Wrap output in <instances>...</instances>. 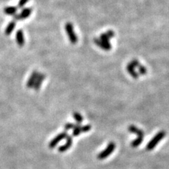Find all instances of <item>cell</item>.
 <instances>
[{"instance_id": "1", "label": "cell", "mask_w": 169, "mask_h": 169, "mask_svg": "<svg viewBox=\"0 0 169 169\" xmlns=\"http://www.w3.org/2000/svg\"><path fill=\"white\" fill-rule=\"evenodd\" d=\"M166 136V133L164 131H160L158 133H156V135L149 142L148 144L147 145L146 149L148 151L152 150L153 149H154V147L156 146V145L160 142L164 137Z\"/></svg>"}, {"instance_id": "2", "label": "cell", "mask_w": 169, "mask_h": 169, "mask_svg": "<svg viewBox=\"0 0 169 169\" xmlns=\"http://www.w3.org/2000/svg\"><path fill=\"white\" fill-rule=\"evenodd\" d=\"M65 30L66 32V34L69 37L70 42L72 44H75L77 42V37L75 34L74 30V27L71 23L68 22L65 25Z\"/></svg>"}, {"instance_id": "3", "label": "cell", "mask_w": 169, "mask_h": 169, "mask_svg": "<svg viewBox=\"0 0 169 169\" xmlns=\"http://www.w3.org/2000/svg\"><path fill=\"white\" fill-rule=\"evenodd\" d=\"M116 148V145L115 143L113 142H111L108 143V145H107V147H106V149L104 150H103L102 151H101L97 155V158L100 160H103V159H105L106 158L111 155L113 153V151L115 150Z\"/></svg>"}, {"instance_id": "4", "label": "cell", "mask_w": 169, "mask_h": 169, "mask_svg": "<svg viewBox=\"0 0 169 169\" xmlns=\"http://www.w3.org/2000/svg\"><path fill=\"white\" fill-rule=\"evenodd\" d=\"M69 135L66 133V131H63L60 133L59 134H58L56 137H54L53 139L50 141V142L49 143V149H54L56 147V145L59 144L60 142H61L62 139H66V137H67V135Z\"/></svg>"}, {"instance_id": "5", "label": "cell", "mask_w": 169, "mask_h": 169, "mask_svg": "<svg viewBox=\"0 0 169 169\" xmlns=\"http://www.w3.org/2000/svg\"><path fill=\"white\" fill-rule=\"evenodd\" d=\"M66 143L58 148V151H59L60 153L65 152L66 151H67L68 149L71 148V147L72 146V144H73V137L71 135H68L67 137H66Z\"/></svg>"}, {"instance_id": "6", "label": "cell", "mask_w": 169, "mask_h": 169, "mask_svg": "<svg viewBox=\"0 0 169 169\" xmlns=\"http://www.w3.org/2000/svg\"><path fill=\"white\" fill-rule=\"evenodd\" d=\"M31 13H32V9L31 8H25L23 9L20 14L14 15V20L18 21L28 18Z\"/></svg>"}, {"instance_id": "7", "label": "cell", "mask_w": 169, "mask_h": 169, "mask_svg": "<svg viewBox=\"0 0 169 169\" xmlns=\"http://www.w3.org/2000/svg\"><path fill=\"white\" fill-rule=\"evenodd\" d=\"M94 42L99 47L102 48V49L105 50V51H108V50L111 49V45L110 42L102 41L100 38H94Z\"/></svg>"}, {"instance_id": "8", "label": "cell", "mask_w": 169, "mask_h": 169, "mask_svg": "<svg viewBox=\"0 0 169 169\" xmlns=\"http://www.w3.org/2000/svg\"><path fill=\"white\" fill-rule=\"evenodd\" d=\"M38 75H39V72H38L37 71H34L32 72V74L30 75V77H29V79L28 80V81H27V84H26L27 87H28V88H32V87H33L35 83L36 79L37 77H38Z\"/></svg>"}, {"instance_id": "9", "label": "cell", "mask_w": 169, "mask_h": 169, "mask_svg": "<svg viewBox=\"0 0 169 169\" xmlns=\"http://www.w3.org/2000/svg\"><path fill=\"white\" fill-rule=\"evenodd\" d=\"M45 77H46L45 75L43 74V73H39V75H38V77H37L36 81H35V85L33 86V88L35 89V90L37 91V92L39 91V90L40 89V87H41L42 83L44 80Z\"/></svg>"}, {"instance_id": "10", "label": "cell", "mask_w": 169, "mask_h": 169, "mask_svg": "<svg viewBox=\"0 0 169 169\" xmlns=\"http://www.w3.org/2000/svg\"><path fill=\"white\" fill-rule=\"evenodd\" d=\"M15 40H16L17 44L19 46H23L25 44V38L24 33L22 30H18L15 34Z\"/></svg>"}, {"instance_id": "11", "label": "cell", "mask_w": 169, "mask_h": 169, "mask_svg": "<svg viewBox=\"0 0 169 169\" xmlns=\"http://www.w3.org/2000/svg\"><path fill=\"white\" fill-rule=\"evenodd\" d=\"M128 130L130 133L136 134V135H137V137H144V135H145V133H144L142 130L139 129L138 128H137L136 126L133 125H130L129 127H128Z\"/></svg>"}, {"instance_id": "12", "label": "cell", "mask_w": 169, "mask_h": 169, "mask_svg": "<svg viewBox=\"0 0 169 169\" xmlns=\"http://www.w3.org/2000/svg\"><path fill=\"white\" fill-rule=\"evenodd\" d=\"M15 26H16V22H15V20H13L11 22H9V24L7 25V28L5 29V35H10L12 33V32L14 30V29L15 28Z\"/></svg>"}, {"instance_id": "13", "label": "cell", "mask_w": 169, "mask_h": 169, "mask_svg": "<svg viewBox=\"0 0 169 169\" xmlns=\"http://www.w3.org/2000/svg\"><path fill=\"white\" fill-rule=\"evenodd\" d=\"M126 69H127V71L128 73H129V74L131 75V76L133 77V78H135V79L138 78L139 75V73L135 71V68H133V66H132L131 64L130 63L128 64L127 67H126Z\"/></svg>"}, {"instance_id": "14", "label": "cell", "mask_w": 169, "mask_h": 169, "mask_svg": "<svg viewBox=\"0 0 169 169\" xmlns=\"http://www.w3.org/2000/svg\"><path fill=\"white\" fill-rule=\"evenodd\" d=\"M82 125L80 123H75L74 127L73 128V133H72V137H77L80 134L82 133V130H81Z\"/></svg>"}, {"instance_id": "15", "label": "cell", "mask_w": 169, "mask_h": 169, "mask_svg": "<svg viewBox=\"0 0 169 169\" xmlns=\"http://www.w3.org/2000/svg\"><path fill=\"white\" fill-rule=\"evenodd\" d=\"M4 12L5 14L9 15H15L17 12V7H7L4 9Z\"/></svg>"}, {"instance_id": "16", "label": "cell", "mask_w": 169, "mask_h": 169, "mask_svg": "<svg viewBox=\"0 0 169 169\" xmlns=\"http://www.w3.org/2000/svg\"><path fill=\"white\" fill-rule=\"evenodd\" d=\"M143 138H144V137H137V138L132 141L131 146L133 147V148L137 147L139 145H140V144H142V142Z\"/></svg>"}, {"instance_id": "17", "label": "cell", "mask_w": 169, "mask_h": 169, "mask_svg": "<svg viewBox=\"0 0 169 169\" xmlns=\"http://www.w3.org/2000/svg\"><path fill=\"white\" fill-rule=\"evenodd\" d=\"M73 118H74L75 120L77 122V123H81L83 122V116L80 114V113L77 112V111L73 112Z\"/></svg>"}, {"instance_id": "18", "label": "cell", "mask_w": 169, "mask_h": 169, "mask_svg": "<svg viewBox=\"0 0 169 169\" xmlns=\"http://www.w3.org/2000/svg\"><path fill=\"white\" fill-rule=\"evenodd\" d=\"M137 68H138V71H139L138 73H139V75H145L147 74V70L146 68L144 66L140 65V64H139V66Z\"/></svg>"}, {"instance_id": "19", "label": "cell", "mask_w": 169, "mask_h": 169, "mask_svg": "<svg viewBox=\"0 0 169 169\" xmlns=\"http://www.w3.org/2000/svg\"><path fill=\"white\" fill-rule=\"evenodd\" d=\"M100 39L101 40H102V41L106 42H109L110 38H108L106 32H105V33H102V35H101L100 37Z\"/></svg>"}, {"instance_id": "20", "label": "cell", "mask_w": 169, "mask_h": 169, "mask_svg": "<svg viewBox=\"0 0 169 169\" xmlns=\"http://www.w3.org/2000/svg\"><path fill=\"white\" fill-rule=\"evenodd\" d=\"M74 123H67L65 124V125H64V130H65V131H70V130L73 129V127H74Z\"/></svg>"}, {"instance_id": "21", "label": "cell", "mask_w": 169, "mask_h": 169, "mask_svg": "<svg viewBox=\"0 0 169 169\" xmlns=\"http://www.w3.org/2000/svg\"><path fill=\"white\" fill-rule=\"evenodd\" d=\"M92 128V126L91 125H85L82 126L81 128V130H82V133H87V132L90 131Z\"/></svg>"}, {"instance_id": "22", "label": "cell", "mask_w": 169, "mask_h": 169, "mask_svg": "<svg viewBox=\"0 0 169 169\" xmlns=\"http://www.w3.org/2000/svg\"><path fill=\"white\" fill-rule=\"evenodd\" d=\"M131 65L133 66V68H137L139 66V62L138 60H137V59H133V60H132V61L130 62L129 63Z\"/></svg>"}, {"instance_id": "23", "label": "cell", "mask_w": 169, "mask_h": 169, "mask_svg": "<svg viewBox=\"0 0 169 169\" xmlns=\"http://www.w3.org/2000/svg\"><path fill=\"white\" fill-rule=\"evenodd\" d=\"M29 1V0H20L18 2V7L23 8Z\"/></svg>"}, {"instance_id": "24", "label": "cell", "mask_w": 169, "mask_h": 169, "mask_svg": "<svg viewBox=\"0 0 169 169\" xmlns=\"http://www.w3.org/2000/svg\"><path fill=\"white\" fill-rule=\"evenodd\" d=\"M106 35H107L108 38H109L110 39L111 38H114V36H115V32H114V31L111 30H108L107 32H106Z\"/></svg>"}]
</instances>
